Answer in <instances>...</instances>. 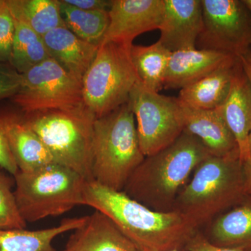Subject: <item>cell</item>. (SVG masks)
I'll use <instances>...</instances> for the list:
<instances>
[{"label": "cell", "mask_w": 251, "mask_h": 251, "mask_svg": "<svg viewBox=\"0 0 251 251\" xmlns=\"http://www.w3.org/2000/svg\"><path fill=\"white\" fill-rule=\"evenodd\" d=\"M84 205L110 218L140 251H185L199 229L178 211L161 212L95 181H87Z\"/></svg>", "instance_id": "cell-1"}, {"label": "cell", "mask_w": 251, "mask_h": 251, "mask_svg": "<svg viewBox=\"0 0 251 251\" xmlns=\"http://www.w3.org/2000/svg\"><path fill=\"white\" fill-rule=\"evenodd\" d=\"M210 156L204 144L184 129L171 145L145 157L123 191L153 210L173 211L178 195L193 172Z\"/></svg>", "instance_id": "cell-2"}, {"label": "cell", "mask_w": 251, "mask_h": 251, "mask_svg": "<svg viewBox=\"0 0 251 251\" xmlns=\"http://www.w3.org/2000/svg\"><path fill=\"white\" fill-rule=\"evenodd\" d=\"M243 163L239 156L208 157L180 191L173 211L199 229L232 207L247 195Z\"/></svg>", "instance_id": "cell-3"}, {"label": "cell", "mask_w": 251, "mask_h": 251, "mask_svg": "<svg viewBox=\"0 0 251 251\" xmlns=\"http://www.w3.org/2000/svg\"><path fill=\"white\" fill-rule=\"evenodd\" d=\"M145 158L128 102L96 118L92 143L93 181L123 191L130 175Z\"/></svg>", "instance_id": "cell-4"}, {"label": "cell", "mask_w": 251, "mask_h": 251, "mask_svg": "<svg viewBox=\"0 0 251 251\" xmlns=\"http://www.w3.org/2000/svg\"><path fill=\"white\" fill-rule=\"evenodd\" d=\"M56 163L76 172L87 181L92 174V143L96 117L85 105L69 110L23 114Z\"/></svg>", "instance_id": "cell-5"}, {"label": "cell", "mask_w": 251, "mask_h": 251, "mask_svg": "<svg viewBox=\"0 0 251 251\" xmlns=\"http://www.w3.org/2000/svg\"><path fill=\"white\" fill-rule=\"evenodd\" d=\"M14 194L26 223L62 215L75 206L84 205L87 180L59 163L14 175Z\"/></svg>", "instance_id": "cell-6"}, {"label": "cell", "mask_w": 251, "mask_h": 251, "mask_svg": "<svg viewBox=\"0 0 251 251\" xmlns=\"http://www.w3.org/2000/svg\"><path fill=\"white\" fill-rule=\"evenodd\" d=\"M132 45L118 41L100 44L82 78L83 104L96 118L126 103L139 81L130 57Z\"/></svg>", "instance_id": "cell-7"}, {"label": "cell", "mask_w": 251, "mask_h": 251, "mask_svg": "<svg viewBox=\"0 0 251 251\" xmlns=\"http://www.w3.org/2000/svg\"><path fill=\"white\" fill-rule=\"evenodd\" d=\"M11 100L23 114L78 108L84 105L82 80L49 57L22 74Z\"/></svg>", "instance_id": "cell-8"}, {"label": "cell", "mask_w": 251, "mask_h": 251, "mask_svg": "<svg viewBox=\"0 0 251 251\" xmlns=\"http://www.w3.org/2000/svg\"><path fill=\"white\" fill-rule=\"evenodd\" d=\"M128 103L134 115L137 133L145 156H151L175 141L184 130L178 98L149 90L138 81Z\"/></svg>", "instance_id": "cell-9"}, {"label": "cell", "mask_w": 251, "mask_h": 251, "mask_svg": "<svg viewBox=\"0 0 251 251\" xmlns=\"http://www.w3.org/2000/svg\"><path fill=\"white\" fill-rule=\"evenodd\" d=\"M202 29L196 49L239 57L251 49V16L242 0H201Z\"/></svg>", "instance_id": "cell-10"}, {"label": "cell", "mask_w": 251, "mask_h": 251, "mask_svg": "<svg viewBox=\"0 0 251 251\" xmlns=\"http://www.w3.org/2000/svg\"><path fill=\"white\" fill-rule=\"evenodd\" d=\"M163 14L164 0H112L110 23L100 44L118 41L132 45L137 36L159 29Z\"/></svg>", "instance_id": "cell-11"}, {"label": "cell", "mask_w": 251, "mask_h": 251, "mask_svg": "<svg viewBox=\"0 0 251 251\" xmlns=\"http://www.w3.org/2000/svg\"><path fill=\"white\" fill-rule=\"evenodd\" d=\"M202 29L201 0H164L158 41L170 52L196 49Z\"/></svg>", "instance_id": "cell-12"}, {"label": "cell", "mask_w": 251, "mask_h": 251, "mask_svg": "<svg viewBox=\"0 0 251 251\" xmlns=\"http://www.w3.org/2000/svg\"><path fill=\"white\" fill-rule=\"evenodd\" d=\"M180 103L182 108L184 129L197 137L211 156L240 157L237 140L219 108L201 110L187 106L181 102Z\"/></svg>", "instance_id": "cell-13"}, {"label": "cell", "mask_w": 251, "mask_h": 251, "mask_svg": "<svg viewBox=\"0 0 251 251\" xmlns=\"http://www.w3.org/2000/svg\"><path fill=\"white\" fill-rule=\"evenodd\" d=\"M65 251H140L110 218L95 210L73 231Z\"/></svg>", "instance_id": "cell-14"}, {"label": "cell", "mask_w": 251, "mask_h": 251, "mask_svg": "<svg viewBox=\"0 0 251 251\" xmlns=\"http://www.w3.org/2000/svg\"><path fill=\"white\" fill-rule=\"evenodd\" d=\"M234 57H237L210 50L194 49L172 52L164 88L181 90Z\"/></svg>", "instance_id": "cell-15"}, {"label": "cell", "mask_w": 251, "mask_h": 251, "mask_svg": "<svg viewBox=\"0 0 251 251\" xmlns=\"http://www.w3.org/2000/svg\"><path fill=\"white\" fill-rule=\"evenodd\" d=\"M239 63V57L229 59L206 76L181 89L177 97L179 101L201 110L219 108L228 97Z\"/></svg>", "instance_id": "cell-16"}, {"label": "cell", "mask_w": 251, "mask_h": 251, "mask_svg": "<svg viewBox=\"0 0 251 251\" xmlns=\"http://www.w3.org/2000/svg\"><path fill=\"white\" fill-rule=\"evenodd\" d=\"M219 110L237 140L241 159L245 161L249 158L247 141L251 130V86L240 61L234 73L228 97Z\"/></svg>", "instance_id": "cell-17"}, {"label": "cell", "mask_w": 251, "mask_h": 251, "mask_svg": "<svg viewBox=\"0 0 251 251\" xmlns=\"http://www.w3.org/2000/svg\"><path fill=\"white\" fill-rule=\"evenodd\" d=\"M205 237L217 247L251 251V195L216 216Z\"/></svg>", "instance_id": "cell-18"}, {"label": "cell", "mask_w": 251, "mask_h": 251, "mask_svg": "<svg viewBox=\"0 0 251 251\" xmlns=\"http://www.w3.org/2000/svg\"><path fill=\"white\" fill-rule=\"evenodd\" d=\"M43 37L50 57L82 81L99 46L82 40L67 27L55 28Z\"/></svg>", "instance_id": "cell-19"}, {"label": "cell", "mask_w": 251, "mask_h": 251, "mask_svg": "<svg viewBox=\"0 0 251 251\" xmlns=\"http://www.w3.org/2000/svg\"><path fill=\"white\" fill-rule=\"evenodd\" d=\"M7 137L18 171L25 173L56 163L39 135L24 121L23 114L10 126Z\"/></svg>", "instance_id": "cell-20"}, {"label": "cell", "mask_w": 251, "mask_h": 251, "mask_svg": "<svg viewBox=\"0 0 251 251\" xmlns=\"http://www.w3.org/2000/svg\"><path fill=\"white\" fill-rule=\"evenodd\" d=\"M85 218L64 219L59 226L39 230L0 229V251H57L52 246L54 239L79 228Z\"/></svg>", "instance_id": "cell-21"}, {"label": "cell", "mask_w": 251, "mask_h": 251, "mask_svg": "<svg viewBox=\"0 0 251 251\" xmlns=\"http://www.w3.org/2000/svg\"><path fill=\"white\" fill-rule=\"evenodd\" d=\"M16 21L44 36L50 31L66 27L58 0H6Z\"/></svg>", "instance_id": "cell-22"}, {"label": "cell", "mask_w": 251, "mask_h": 251, "mask_svg": "<svg viewBox=\"0 0 251 251\" xmlns=\"http://www.w3.org/2000/svg\"><path fill=\"white\" fill-rule=\"evenodd\" d=\"M172 52L159 41L148 46L132 45L130 57L138 80L149 90L164 89L167 68Z\"/></svg>", "instance_id": "cell-23"}, {"label": "cell", "mask_w": 251, "mask_h": 251, "mask_svg": "<svg viewBox=\"0 0 251 251\" xmlns=\"http://www.w3.org/2000/svg\"><path fill=\"white\" fill-rule=\"evenodd\" d=\"M61 14L66 27L82 40L100 45L110 23L109 11H88L59 0Z\"/></svg>", "instance_id": "cell-24"}, {"label": "cell", "mask_w": 251, "mask_h": 251, "mask_svg": "<svg viewBox=\"0 0 251 251\" xmlns=\"http://www.w3.org/2000/svg\"><path fill=\"white\" fill-rule=\"evenodd\" d=\"M15 21V36L9 64L20 74L50 57L44 37L27 25Z\"/></svg>", "instance_id": "cell-25"}, {"label": "cell", "mask_w": 251, "mask_h": 251, "mask_svg": "<svg viewBox=\"0 0 251 251\" xmlns=\"http://www.w3.org/2000/svg\"><path fill=\"white\" fill-rule=\"evenodd\" d=\"M14 178L0 171V229H25L12 188Z\"/></svg>", "instance_id": "cell-26"}, {"label": "cell", "mask_w": 251, "mask_h": 251, "mask_svg": "<svg viewBox=\"0 0 251 251\" xmlns=\"http://www.w3.org/2000/svg\"><path fill=\"white\" fill-rule=\"evenodd\" d=\"M23 114L17 106L0 103V167L12 176L18 173V168L10 149L7 132L13 122Z\"/></svg>", "instance_id": "cell-27"}, {"label": "cell", "mask_w": 251, "mask_h": 251, "mask_svg": "<svg viewBox=\"0 0 251 251\" xmlns=\"http://www.w3.org/2000/svg\"><path fill=\"white\" fill-rule=\"evenodd\" d=\"M15 21L6 0H0V62H9L15 36Z\"/></svg>", "instance_id": "cell-28"}, {"label": "cell", "mask_w": 251, "mask_h": 251, "mask_svg": "<svg viewBox=\"0 0 251 251\" xmlns=\"http://www.w3.org/2000/svg\"><path fill=\"white\" fill-rule=\"evenodd\" d=\"M22 74L9 62H0V101L15 97L21 88Z\"/></svg>", "instance_id": "cell-29"}, {"label": "cell", "mask_w": 251, "mask_h": 251, "mask_svg": "<svg viewBox=\"0 0 251 251\" xmlns=\"http://www.w3.org/2000/svg\"><path fill=\"white\" fill-rule=\"evenodd\" d=\"M185 251H243L239 249L219 247L211 244L199 230L188 243Z\"/></svg>", "instance_id": "cell-30"}, {"label": "cell", "mask_w": 251, "mask_h": 251, "mask_svg": "<svg viewBox=\"0 0 251 251\" xmlns=\"http://www.w3.org/2000/svg\"><path fill=\"white\" fill-rule=\"evenodd\" d=\"M64 2L76 7L77 9L88 10V11H97V10H106L109 11L111 7L112 1L105 0H63Z\"/></svg>", "instance_id": "cell-31"}, {"label": "cell", "mask_w": 251, "mask_h": 251, "mask_svg": "<svg viewBox=\"0 0 251 251\" xmlns=\"http://www.w3.org/2000/svg\"><path fill=\"white\" fill-rule=\"evenodd\" d=\"M241 65L251 86V49L239 57Z\"/></svg>", "instance_id": "cell-32"}, {"label": "cell", "mask_w": 251, "mask_h": 251, "mask_svg": "<svg viewBox=\"0 0 251 251\" xmlns=\"http://www.w3.org/2000/svg\"><path fill=\"white\" fill-rule=\"evenodd\" d=\"M244 174V186L245 193L251 196V159L246 160L243 163Z\"/></svg>", "instance_id": "cell-33"}, {"label": "cell", "mask_w": 251, "mask_h": 251, "mask_svg": "<svg viewBox=\"0 0 251 251\" xmlns=\"http://www.w3.org/2000/svg\"><path fill=\"white\" fill-rule=\"evenodd\" d=\"M247 150L248 156H249V159H251V130L250 133H249V137H248Z\"/></svg>", "instance_id": "cell-34"}, {"label": "cell", "mask_w": 251, "mask_h": 251, "mask_svg": "<svg viewBox=\"0 0 251 251\" xmlns=\"http://www.w3.org/2000/svg\"><path fill=\"white\" fill-rule=\"evenodd\" d=\"M242 1L244 4L245 5L251 16V0H242Z\"/></svg>", "instance_id": "cell-35"}, {"label": "cell", "mask_w": 251, "mask_h": 251, "mask_svg": "<svg viewBox=\"0 0 251 251\" xmlns=\"http://www.w3.org/2000/svg\"><path fill=\"white\" fill-rule=\"evenodd\" d=\"M142 251H151V250H145Z\"/></svg>", "instance_id": "cell-36"}, {"label": "cell", "mask_w": 251, "mask_h": 251, "mask_svg": "<svg viewBox=\"0 0 251 251\" xmlns=\"http://www.w3.org/2000/svg\"></svg>", "instance_id": "cell-37"}]
</instances>
